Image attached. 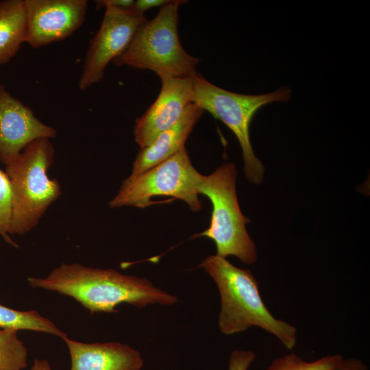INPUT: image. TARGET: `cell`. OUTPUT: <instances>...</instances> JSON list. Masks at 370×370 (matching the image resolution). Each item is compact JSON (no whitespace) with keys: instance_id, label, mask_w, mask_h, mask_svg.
Here are the masks:
<instances>
[{"instance_id":"12","label":"cell","mask_w":370,"mask_h":370,"mask_svg":"<svg viewBox=\"0 0 370 370\" xmlns=\"http://www.w3.org/2000/svg\"><path fill=\"white\" fill-rule=\"evenodd\" d=\"M63 340L70 354L71 370H141L144 365L140 354L127 344Z\"/></svg>"},{"instance_id":"23","label":"cell","mask_w":370,"mask_h":370,"mask_svg":"<svg viewBox=\"0 0 370 370\" xmlns=\"http://www.w3.org/2000/svg\"><path fill=\"white\" fill-rule=\"evenodd\" d=\"M30 370H51L46 360L35 359Z\"/></svg>"},{"instance_id":"10","label":"cell","mask_w":370,"mask_h":370,"mask_svg":"<svg viewBox=\"0 0 370 370\" xmlns=\"http://www.w3.org/2000/svg\"><path fill=\"white\" fill-rule=\"evenodd\" d=\"M55 128L41 122L27 106L0 84V161L7 165L38 138L56 137Z\"/></svg>"},{"instance_id":"9","label":"cell","mask_w":370,"mask_h":370,"mask_svg":"<svg viewBox=\"0 0 370 370\" xmlns=\"http://www.w3.org/2000/svg\"><path fill=\"white\" fill-rule=\"evenodd\" d=\"M27 13L25 42L39 48L64 40L83 24L86 0H25Z\"/></svg>"},{"instance_id":"3","label":"cell","mask_w":370,"mask_h":370,"mask_svg":"<svg viewBox=\"0 0 370 370\" xmlns=\"http://www.w3.org/2000/svg\"><path fill=\"white\" fill-rule=\"evenodd\" d=\"M54 153L49 138H38L5 165L12 197L11 234L23 235L34 229L60 196L58 180L51 179L47 173Z\"/></svg>"},{"instance_id":"5","label":"cell","mask_w":370,"mask_h":370,"mask_svg":"<svg viewBox=\"0 0 370 370\" xmlns=\"http://www.w3.org/2000/svg\"><path fill=\"white\" fill-rule=\"evenodd\" d=\"M192 79L193 102L232 131L242 149L247 180L255 184L261 183L264 168L254 154L250 142L249 125L256 112L263 106L288 101L291 90L284 87L267 94L243 95L218 87L198 73L193 75Z\"/></svg>"},{"instance_id":"2","label":"cell","mask_w":370,"mask_h":370,"mask_svg":"<svg viewBox=\"0 0 370 370\" xmlns=\"http://www.w3.org/2000/svg\"><path fill=\"white\" fill-rule=\"evenodd\" d=\"M215 282L221 297L218 324L220 331L232 335L258 327L277 338L287 349L297 343V328L275 317L261 298L258 284L249 269L233 265L217 255L199 264Z\"/></svg>"},{"instance_id":"16","label":"cell","mask_w":370,"mask_h":370,"mask_svg":"<svg viewBox=\"0 0 370 370\" xmlns=\"http://www.w3.org/2000/svg\"><path fill=\"white\" fill-rule=\"evenodd\" d=\"M17 332L0 329V370H23L27 367V350Z\"/></svg>"},{"instance_id":"14","label":"cell","mask_w":370,"mask_h":370,"mask_svg":"<svg viewBox=\"0 0 370 370\" xmlns=\"http://www.w3.org/2000/svg\"><path fill=\"white\" fill-rule=\"evenodd\" d=\"M26 36L25 0H0V66L16 56Z\"/></svg>"},{"instance_id":"8","label":"cell","mask_w":370,"mask_h":370,"mask_svg":"<svg viewBox=\"0 0 370 370\" xmlns=\"http://www.w3.org/2000/svg\"><path fill=\"white\" fill-rule=\"evenodd\" d=\"M101 25L90 41L78 86L84 90L99 82L111 60L127 47L139 26L147 19L144 15L106 6Z\"/></svg>"},{"instance_id":"4","label":"cell","mask_w":370,"mask_h":370,"mask_svg":"<svg viewBox=\"0 0 370 370\" xmlns=\"http://www.w3.org/2000/svg\"><path fill=\"white\" fill-rule=\"evenodd\" d=\"M184 3L171 1L160 8L153 18L143 23L125 50L112 60L114 63L149 69L160 78L195 75L199 59L184 49L177 33L178 8Z\"/></svg>"},{"instance_id":"13","label":"cell","mask_w":370,"mask_h":370,"mask_svg":"<svg viewBox=\"0 0 370 370\" xmlns=\"http://www.w3.org/2000/svg\"><path fill=\"white\" fill-rule=\"evenodd\" d=\"M204 110L193 102L180 119L161 132L147 147L140 149L133 163L132 175L141 173L160 164L185 147V143Z\"/></svg>"},{"instance_id":"15","label":"cell","mask_w":370,"mask_h":370,"mask_svg":"<svg viewBox=\"0 0 370 370\" xmlns=\"http://www.w3.org/2000/svg\"><path fill=\"white\" fill-rule=\"evenodd\" d=\"M0 329L27 330L48 333L64 339L66 334L36 310L21 311L0 304Z\"/></svg>"},{"instance_id":"18","label":"cell","mask_w":370,"mask_h":370,"mask_svg":"<svg viewBox=\"0 0 370 370\" xmlns=\"http://www.w3.org/2000/svg\"><path fill=\"white\" fill-rule=\"evenodd\" d=\"M12 199L10 180L5 172L0 169V235L6 243L14 247H18L10 236L11 234Z\"/></svg>"},{"instance_id":"7","label":"cell","mask_w":370,"mask_h":370,"mask_svg":"<svg viewBox=\"0 0 370 370\" xmlns=\"http://www.w3.org/2000/svg\"><path fill=\"white\" fill-rule=\"evenodd\" d=\"M204 175L193 166L185 147L160 164L125 179L110 208L133 206L144 208L151 199L171 196L186 203L194 212L201 210L198 188Z\"/></svg>"},{"instance_id":"21","label":"cell","mask_w":370,"mask_h":370,"mask_svg":"<svg viewBox=\"0 0 370 370\" xmlns=\"http://www.w3.org/2000/svg\"><path fill=\"white\" fill-rule=\"evenodd\" d=\"M334 370H368V367L359 359L343 358L341 363Z\"/></svg>"},{"instance_id":"1","label":"cell","mask_w":370,"mask_h":370,"mask_svg":"<svg viewBox=\"0 0 370 370\" xmlns=\"http://www.w3.org/2000/svg\"><path fill=\"white\" fill-rule=\"evenodd\" d=\"M34 288L71 297L95 312H117L123 303L138 308L151 304L169 306L178 301L175 295L156 287L147 279L124 275L114 269L62 263L45 278L27 279Z\"/></svg>"},{"instance_id":"19","label":"cell","mask_w":370,"mask_h":370,"mask_svg":"<svg viewBox=\"0 0 370 370\" xmlns=\"http://www.w3.org/2000/svg\"><path fill=\"white\" fill-rule=\"evenodd\" d=\"M256 357L251 350L235 349L230 354L227 370H248Z\"/></svg>"},{"instance_id":"20","label":"cell","mask_w":370,"mask_h":370,"mask_svg":"<svg viewBox=\"0 0 370 370\" xmlns=\"http://www.w3.org/2000/svg\"><path fill=\"white\" fill-rule=\"evenodd\" d=\"M171 1L168 0H137L130 10L136 14L144 15L145 11L154 7H162L168 4Z\"/></svg>"},{"instance_id":"6","label":"cell","mask_w":370,"mask_h":370,"mask_svg":"<svg viewBox=\"0 0 370 370\" xmlns=\"http://www.w3.org/2000/svg\"><path fill=\"white\" fill-rule=\"evenodd\" d=\"M236 175L235 165L225 162L204 175L198 193L210 199L212 210L209 227L197 236L214 242L217 256H234L245 264H252L257 260L256 247L246 229L250 219L243 214L238 202Z\"/></svg>"},{"instance_id":"17","label":"cell","mask_w":370,"mask_h":370,"mask_svg":"<svg viewBox=\"0 0 370 370\" xmlns=\"http://www.w3.org/2000/svg\"><path fill=\"white\" fill-rule=\"evenodd\" d=\"M343 358L342 355L336 354L307 361L295 353H290L272 360L264 370H334Z\"/></svg>"},{"instance_id":"22","label":"cell","mask_w":370,"mask_h":370,"mask_svg":"<svg viewBox=\"0 0 370 370\" xmlns=\"http://www.w3.org/2000/svg\"><path fill=\"white\" fill-rule=\"evenodd\" d=\"M133 0H100L96 1L97 8L101 7L110 6L123 10H130L133 5Z\"/></svg>"},{"instance_id":"11","label":"cell","mask_w":370,"mask_h":370,"mask_svg":"<svg viewBox=\"0 0 370 370\" xmlns=\"http://www.w3.org/2000/svg\"><path fill=\"white\" fill-rule=\"evenodd\" d=\"M161 90L156 101L135 121L134 134L140 149L149 146L173 126L193 103L192 76L160 78Z\"/></svg>"}]
</instances>
